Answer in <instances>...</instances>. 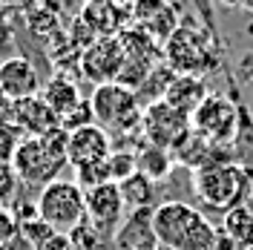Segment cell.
Segmentation results:
<instances>
[{"label": "cell", "mask_w": 253, "mask_h": 250, "mask_svg": "<svg viewBox=\"0 0 253 250\" xmlns=\"http://www.w3.org/2000/svg\"><path fill=\"white\" fill-rule=\"evenodd\" d=\"M124 219H126V202L115 181L86 190V221H92L101 233H107L112 239Z\"/></svg>", "instance_id": "cell-10"}, {"label": "cell", "mask_w": 253, "mask_h": 250, "mask_svg": "<svg viewBox=\"0 0 253 250\" xmlns=\"http://www.w3.org/2000/svg\"><path fill=\"white\" fill-rule=\"evenodd\" d=\"M167 66H173L178 75H205L207 69L216 66V55L210 49V32L205 29H187L178 26L173 38L164 43Z\"/></svg>", "instance_id": "cell-5"}, {"label": "cell", "mask_w": 253, "mask_h": 250, "mask_svg": "<svg viewBox=\"0 0 253 250\" xmlns=\"http://www.w3.org/2000/svg\"><path fill=\"white\" fill-rule=\"evenodd\" d=\"M12 124L26 132V138H41L43 132H49L52 126H58V115L46 107L43 98H26V101H17L15 110H12Z\"/></svg>", "instance_id": "cell-14"}, {"label": "cell", "mask_w": 253, "mask_h": 250, "mask_svg": "<svg viewBox=\"0 0 253 250\" xmlns=\"http://www.w3.org/2000/svg\"><path fill=\"white\" fill-rule=\"evenodd\" d=\"M12 170L15 175L32 190H41L52 184L58 178V170L63 167V161H58L55 156H49V150L41 144V138H23L20 147L15 150L12 156Z\"/></svg>", "instance_id": "cell-8"}, {"label": "cell", "mask_w": 253, "mask_h": 250, "mask_svg": "<svg viewBox=\"0 0 253 250\" xmlns=\"http://www.w3.org/2000/svg\"><path fill=\"white\" fill-rule=\"evenodd\" d=\"M129 20V12L121 9L115 0L110 3H86L81 12V23L89 32H95V38H118V32L124 29V23Z\"/></svg>", "instance_id": "cell-15"}, {"label": "cell", "mask_w": 253, "mask_h": 250, "mask_svg": "<svg viewBox=\"0 0 253 250\" xmlns=\"http://www.w3.org/2000/svg\"><path fill=\"white\" fill-rule=\"evenodd\" d=\"M38 216L58 233H72L86 219V193L66 178H55L38 193Z\"/></svg>", "instance_id": "cell-4"}, {"label": "cell", "mask_w": 253, "mask_h": 250, "mask_svg": "<svg viewBox=\"0 0 253 250\" xmlns=\"http://www.w3.org/2000/svg\"><path fill=\"white\" fill-rule=\"evenodd\" d=\"M86 3H110V0H86Z\"/></svg>", "instance_id": "cell-31"}, {"label": "cell", "mask_w": 253, "mask_h": 250, "mask_svg": "<svg viewBox=\"0 0 253 250\" xmlns=\"http://www.w3.org/2000/svg\"><path fill=\"white\" fill-rule=\"evenodd\" d=\"M129 17L141 32H147L153 41H161V43H167L173 32L178 29V17L170 0H135L129 9Z\"/></svg>", "instance_id": "cell-13"}, {"label": "cell", "mask_w": 253, "mask_h": 250, "mask_svg": "<svg viewBox=\"0 0 253 250\" xmlns=\"http://www.w3.org/2000/svg\"><path fill=\"white\" fill-rule=\"evenodd\" d=\"M248 250H253V248H248Z\"/></svg>", "instance_id": "cell-32"}, {"label": "cell", "mask_w": 253, "mask_h": 250, "mask_svg": "<svg viewBox=\"0 0 253 250\" xmlns=\"http://www.w3.org/2000/svg\"><path fill=\"white\" fill-rule=\"evenodd\" d=\"M193 190L207 210H216L224 216L227 210L245 204L251 178L239 164L221 161V164H207V167L193 170Z\"/></svg>", "instance_id": "cell-2"}, {"label": "cell", "mask_w": 253, "mask_h": 250, "mask_svg": "<svg viewBox=\"0 0 253 250\" xmlns=\"http://www.w3.org/2000/svg\"><path fill=\"white\" fill-rule=\"evenodd\" d=\"M69 239H72V250H104L107 248V242H112L110 236L101 233L92 221H86V219L69 233Z\"/></svg>", "instance_id": "cell-21"}, {"label": "cell", "mask_w": 253, "mask_h": 250, "mask_svg": "<svg viewBox=\"0 0 253 250\" xmlns=\"http://www.w3.org/2000/svg\"><path fill=\"white\" fill-rule=\"evenodd\" d=\"M239 118H242V110L233 101H227L219 92H210L199 104V110L190 115V126H193V132H199L210 144L227 147L239 135Z\"/></svg>", "instance_id": "cell-6"}, {"label": "cell", "mask_w": 253, "mask_h": 250, "mask_svg": "<svg viewBox=\"0 0 253 250\" xmlns=\"http://www.w3.org/2000/svg\"><path fill=\"white\" fill-rule=\"evenodd\" d=\"M41 98L46 101L49 110L58 115V121L69 118V115L78 110L81 104H84L78 83H75L72 78H66V75H61V72H58V75H52V81H46V83H43Z\"/></svg>", "instance_id": "cell-16"}, {"label": "cell", "mask_w": 253, "mask_h": 250, "mask_svg": "<svg viewBox=\"0 0 253 250\" xmlns=\"http://www.w3.org/2000/svg\"><path fill=\"white\" fill-rule=\"evenodd\" d=\"M190 115L178 112L175 107H170L167 101H156L150 107H144V118H141V132L147 144H156L173 153L175 147L190 135Z\"/></svg>", "instance_id": "cell-7"}, {"label": "cell", "mask_w": 253, "mask_h": 250, "mask_svg": "<svg viewBox=\"0 0 253 250\" xmlns=\"http://www.w3.org/2000/svg\"><path fill=\"white\" fill-rule=\"evenodd\" d=\"M17 233H20V236H23V239L32 245V248L38 250V248H41V245L49 239V236L58 233V230H52V227H49V224L41 219V216H35V219L20 221V224H17Z\"/></svg>", "instance_id": "cell-24"}, {"label": "cell", "mask_w": 253, "mask_h": 250, "mask_svg": "<svg viewBox=\"0 0 253 250\" xmlns=\"http://www.w3.org/2000/svg\"><path fill=\"white\" fill-rule=\"evenodd\" d=\"M43 89V78L38 72V66L23 58V55H12L0 63V92L6 95L12 104L26 101V98H38Z\"/></svg>", "instance_id": "cell-11"}, {"label": "cell", "mask_w": 253, "mask_h": 250, "mask_svg": "<svg viewBox=\"0 0 253 250\" xmlns=\"http://www.w3.org/2000/svg\"><path fill=\"white\" fill-rule=\"evenodd\" d=\"M126 61V52L121 38H95L89 46L81 52V72L95 86L112 83L121 75V66Z\"/></svg>", "instance_id": "cell-9"}, {"label": "cell", "mask_w": 253, "mask_h": 250, "mask_svg": "<svg viewBox=\"0 0 253 250\" xmlns=\"http://www.w3.org/2000/svg\"><path fill=\"white\" fill-rule=\"evenodd\" d=\"M153 230L164 250H216V227L187 202H161L153 207Z\"/></svg>", "instance_id": "cell-1"}, {"label": "cell", "mask_w": 253, "mask_h": 250, "mask_svg": "<svg viewBox=\"0 0 253 250\" xmlns=\"http://www.w3.org/2000/svg\"><path fill=\"white\" fill-rule=\"evenodd\" d=\"M242 6H245V9H251V12H253V0H242Z\"/></svg>", "instance_id": "cell-30"}, {"label": "cell", "mask_w": 253, "mask_h": 250, "mask_svg": "<svg viewBox=\"0 0 253 250\" xmlns=\"http://www.w3.org/2000/svg\"><path fill=\"white\" fill-rule=\"evenodd\" d=\"M107 164H110V175H112L115 184H121V181L129 178L132 172H138L135 153H129V150H112L110 158H107Z\"/></svg>", "instance_id": "cell-23"}, {"label": "cell", "mask_w": 253, "mask_h": 250, "mask_svg": "<svg viewBox=\"0 0 253 250\" xmlns=\"http://www.w3.org/2000/svg\"><path fill=\"white\" fill-rule=\"evenodd\" d=\"M112 153V135L98 124H86L69 132V150H66V164L69 167H86V164H98L107 161Z\"/></svg>", "instance_id": "cell-12"}, {"label": "cell", "mask_w": 253, "mask_h": 250, "mask_svg": "<svg viewBox=\"0 0 253 250\" xmlns=\"http://www.w3.org/2000/svg\"><path fill=\"white\" fill-rule=\"evenodd\" d=\"M224 6H242V0H221Z\"/></svg>", "instance_id": "cell-29"}, {"label": "cell", "mask_w": 253, "mask_h": 250, "mask_svg": "<svg viewBox=\"0 0 253 250\" xmlns=\"http://www.w3.org/2000/svg\"><path fill=\"white\" fill-rule=\"evenodd\" d=\"M107 181H112L110 164H107V161L86 164V167H78V170H75V184H78L84 193L92 190V187H101V184H107Z\"/></svg>", "instance_id": "cell-22"}, {"label": "cell", "mask_w": 253, "mask_h": 250, "mask_svg": "<svg viewBox=\"0 0 253 250\" xmlns=\"http://www.w3.org/2000/svg\"><path fill=\"white\" fill-rule=\"evenodd\" d=\"M92 118L98 126H104L107 132H129V129H141L144 107L132 89H126L121 83H101L92 89L89 98Z\"/></svg>", "instance_id": "cell-3"}, {"label": "cell", "mask_w": 253, "mask_h": 250, "mask_svg": "<svg viewBox=\"0 0 253 250\" xmlns=\"http://www.w3.org/2000/svg\"><path fill=\"white\" fill-rule=\"evenodd\" d=\"M15 187H17V175H15V170H12V164H9V167L0 164V204L15 193Z\"/></svg>", "instance_id": "cell-26"}, {"label": "cell", "mask_w": 253, "mask_h": 250, "mask_svg": "<svg viewBox=\"0 0 253 250\" xmlns=\"http://www.w3.org/2000/svg\"><path fill=\"white\" fill-rule=\"evenodd\" d=\"M224 236L233 239L236 248H253V210L248 204H239L224 213Z\"/></svg>", "instance_id": "cell-19"}, {"label": "cell", "mask_w": 253, "mask_h": 250, "mask_svg": "<svg viewBox=\"0 0 253 250\" xmlns=\"http://www.w3.org/2000/svg\"><path fill=\"white\" fill-rule=\"evenodd\" d=\"M15 236H17V219L9 213V210H3V207H0V245L12 242Z\"/></svg>", "instance_id": "cell-27"}, {"label": "cell", "mask_w": 253, "mask_h": 250, "mask_svg": "<svg viewBox=\"0 0 253 250\" xmlns=\"http://www.w3.org/2000/svg\"><path fill=\"white\" fill-rule=\"evenodd\" d=\"M135 164H138V172H144L150 181H164V178L173 172L175 158H173V153L164 150V147L144 144L141 150L135 153Z\"/></svg>", "instance_id": "cell-18"}, {"label": "cell", "mask_w": 253, "mask_h": 250, "mask_svg": "<svg viewBox=\"0 0 253 250\" xmlns=\"http://www.w3.org/2000/svg\"><path fill=\"white\" fill-rule=\"evenodd\" d=\"M207 95L210 92H207L205 78H199V75H175V81L170 83V89L164 95V101H167L170 107H175L178 112L193 115Z\"/></svg>", "instance_id": "cell-17"}, {"label": "cell", "mask_w": 253, "mask_h": 250, "mask_svg": "<svg viewBox=\"0 0 253 250\" xmlns=\"http://www.w3.org/2000/svg\"><path fill=\"white\" fill-rule=\"evenodd\" d=\"M121 196L129 210H141V207H153V196H156V181H150L144 172H132L121 184Z\"/></svg>", "instance_id": "cell-20"}, {"label": "cell", "mask_w": 253, "mask_h": 250, "mask_svg": "<svg viewBox=\"0 0 253 250\" xmlns=\"http://www.w3.org/2000/svg\"><path fill=\"white\" fill-rule=\"evenodd\" d=\"M38 250H72V239L69 233H52Z\"/></svg>", "instance_id": "cell-28"}, {"label": "cell", "mask_w": 253, "mask_h": 250, "mask_svg": "<svg viewBox=\"0 0 253 250\" xmlns=\"http://www.w3.org/2000/svg\"><path fill=\"white\" fill-rule=\"evenodd\" d=\"M20 129L12 121H0V158L3 161H12L15 150L20 147Z\"/></svg>", "instance_id": "cell-25"}]
</instances>
